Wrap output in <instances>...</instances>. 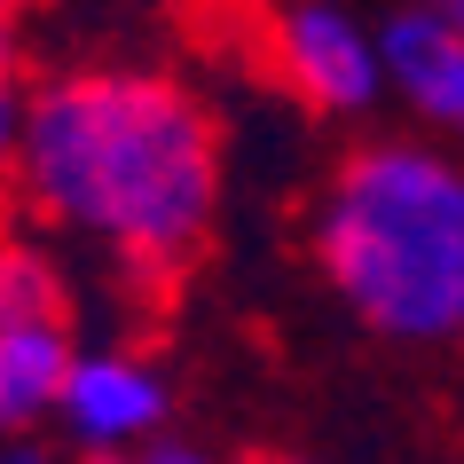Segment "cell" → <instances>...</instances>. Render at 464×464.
<instances>
[{
    "mask_svg": "<svg viewBox=\"0 0 464 464\" xmlns=\"http://www.w3.org/2000/svg\"><path fill=\"white\" fill-rule=\"evenodd\" d=\"M449 24H457V32H464V8H449Z\"/></svg>",
    "mask_w": 464,
    "mask_h": 464,
    "instance_id": "9c48e42d",
    "label": "cell"
},
{
    "mask_svg": "<svg viewBox=\"0 0 464 464\" xmlns=\"http://www.w3.org/2000/svg\"><path fill=\"white\" fill-rule=\"evenodd\" d=\"M252 464H276V457H252Z\"/></svg>",
    "mask_w": 464,
    "mask_h": 464,
    "instance_id": "7c38bea8",
    "label": "cell"
},
{
    "mask_svg": "<svg viewBox=\"0 0 464 464\" xmlns=\"http://www.w3.org/2000/svg\"><path fill=\"white\" fill-rule=\"evenodd\" d=\"M386 63L417 95V111L464 134V32L440 8H401L386 24Z\"/></svg>",
    "mask_w": 464,
    "mask_h": 464,
    "instance_id": "277c9868",
    "label": "cell"
},
{
    "mask_svg": "<svg viewBox=\"0 0 464 464\" xmlns=\"http://www.w3.org/2000/svg\"><path fill=\"white\" fill-rule=\"evenodd\" d=\"M0 150H8V16H0Z\"/></svg>",
    "mask_w": 464,
    "mask_h": 464,
    "instance_id": "52a82bcc",
    "label": "cell"
},
{
    "mask_svg": "<svg viewBox=\"0 0 464 464\" xmlns=\"http://www.w3.org/2000/svg\"><path fill=\"white\" fill-rule=\"evenodd\" d=\"M323 268L378 331H464V173L410 142L354 150L331 181Z\"/></svg>",
    "mask_w": 464,
    "mask_h": 464,
    "instance_id": "7a4b0ae2",
    "label": "cell"
},
{
    "mask_svg": "<svg viewBox=\"0 0 464 464\" xmlns=\"http://www.w3.org/2000/svg\"><path fill=\"white\" fill-rule=\"evenodd\" d=\"M72 386V315L0 323V425H32Z\"/></svg>",
    "mask_w": 464,
    "mask_h": 464,
    "instance_id": "5b68a950",
    "label": "cell"
},
{
    "mask_svg": "<svg viewBox=\"0 0 464 464\" xmlns=\"http://www.w3.org/2000/svg\"><path fill=\"white\" fill-rule=\"evenodd\" d=\"M63 401H72V425L87 440H119V433H142V425H158V410H166V393H158V378H150L142 362H119V354H102V362H79L72 386H63Z\"/></svg>",
    "mask_w": 464,
    "mask_h": 464,
    "instance_id": "8992f818",
    "label": "cell"
},
{
    "mask_svg": "<svg viewBox=\"0 0 464 464\" xmlns=\"http://www.w3.org/2000/svg\"><path fill=\"white\" fill-rule=\"evenodd\" d=\"M150 464H197V457H189V449H158Z\"/></svg>",
    "mask_w": 464,
    "mask_h": 464,
    "instance_id": "ba28073f",
    "label": "cell"
},
{
    "mask_svg": "<svg viewBox=\"0 0 464 464\" xmlns=\"http://www.w3.org/2000/svg\"><path fill=\"white\" fill-rule=\"evenodd\" d=\"M24 205L119 245L142 307L166 315L189 284L220 189V119L158 72H72L32 102Z\"/></svg>",
    "mask_w": 464,
    "mask_h": 464,
    "instance_id": "6da1fadb",
    "label": "cell"
},
{
    "mask_svg": "<svg viewBox=\"0 0 464 464\" xmlns=\"http://www.w3.org/2000/svg\"><path fill=\"white\" fill-rule=\"evenodd\" d=\"M8 464H40V457H8Z\"/></svg>",
    "mask_w": 464,
    "mask_h": 464,
    "instance_id": "30bf717a",
    "label": "cell"
},
{
    "mask_svg": "<svg viewBox=\"0 0 464 464\" xmlns=\"http://www.w3.org/2000/svg\"><path fill=\"white\" fill-rule=\"evenodd\" d=\"M189 32H220L228 48L220 63H237L245 79L276 87V95L307 102L323 119L362 111L378 95V63L331 8H228V16H181Z\"/></svg>",
    "mask_w": 464,
    "mask_h": 464,
    "instance_id": "3957f363",
    "label": "cell"
},
{
    "mask_svg": "<svg viewBox=\"0 0 464 464\" xmlns=\"http://www.w3.org/2000/svg\"><path fill=\"white\" fill-rule=\"evenodd\" d=\"M95 464H119V457H95Z\"/></svg>",
    "mask_w": 464,
    "mask_h": 464,
    "instance_id": "8fae6325",
    "label": "cell"
}]
</instances>
